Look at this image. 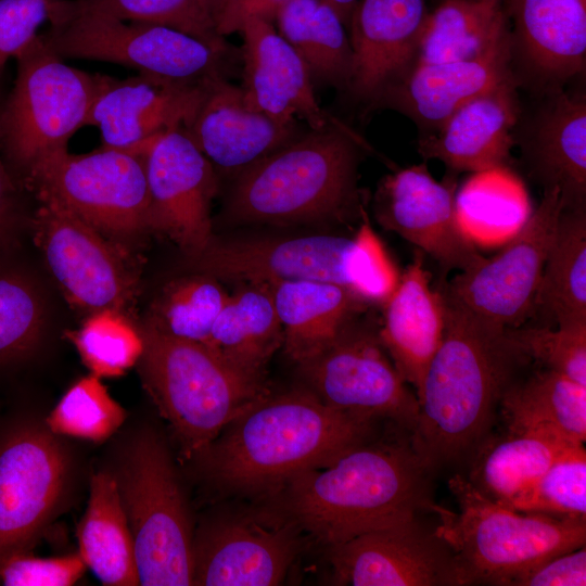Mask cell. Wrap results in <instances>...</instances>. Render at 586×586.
Segmentation results:
<instances>
[{
	"label": "cell",
	"mask_w": 586,
	"mask_h": 586,
	"mask_svg": "<svg viewBox=\"0 0 586 586\" xmlns=\"http://www.w3.org/2000/svg\"><path fill=\"white\" fill-rule=\"evenodd\" d=\"M444 301L443 339L417 391L419 412L409 434L432 469L477 448L517 370L530 360L508 328Z\"/></svg>",
	"instance_id": "obj_1"
},
{
	"label": "cell",
	"mask_w": 586,
	"mask_h": 586,
	"mask_svg": "<svg viewBox=\"0 0 586 586\" xmlns=\"http://www.w3.org/2000/svg\"><path fill=\"white\" fill-rule=\"evenodd\" d=\"M373 424L327 406L306 388L265 393L192 460L227 488L267 489L368 442Z\"/></svg>",
	"instance_id": "obj_2"
},
{
	"label": "cell",
	"mask_w": 586,
	"mask_h": 586,
	"mask_svg": "<svg viewBox=\"0 0 586 586\" xmlns=\"http://www.w3.org/2000/svg\"><path fill=\"white\" fill-rule=\"evenodd\" d=\"M430 470L410 437L366 442L285 482V510L330 547L431 510Z\"/></svg>",
	"instance_id": "obj_3"
},
{
	"label": "cell",
	"mask_w": 586,
	"mask_h": 586,
	"mask_svg": "<svg viewBox=\"0 0 586 586\" xmlns=\"http://www.w3.org/2000/svg\"><path fill=\"white\" fill-rule=\"evenodd\" d=\"M366 141L344 123L302 133L238 174L226 213L238 222L342 218L361 209Z\"/></svg>",
	"instance_id": "obj_4"
},
{
	"label": "cell",
	"mask_w": 586,
	"mask_h": 586,
	"mask_svg": "<svg viewBox=\"0 0 586 586\" xmlns=\"http://www.w3.org/2000/svg\"><path fill=\"white\" fill-rule=\"evenodd\" d=\"M195 272L253 283L327 282L349 289L369 304H384L400 276L366 219L353 238L215 240L189 258Z\"/></svg>",
	"instance_id": "obj_5"
},
{
	"label": "cell",
	"mask_w": 586,
	"mask_h": 586,
	"mask_svg": "<svg viewBox=\"0 0 586 586\" xmlns=\"http://www.w3.org/2000/svg\"><path fill=\"white\" fill-rule=\"evenodd\" d=\"M106 468L133 539L140 585H193V528L177 468L163 435L135 431Z\"/></svg>",
	"instance_id": "obj_6"
},
{
	"label": "cell",
	"mask_w": 586,
	"mask_h": 586,
	"mask_svg": "<svg viewBox=\"0 0 586 586\" xmlns=\"http://www.w3.org/2000/svg\"><path fill=\"white\" fill-rule=\"evenodd\" d=\"M457 511L433 504L435 531L451 549L462 584L508 585L553 556L586 543V521L522 512L500 505L455 474L448 481Z\"/></svg>",
	"instance_id": "obj_7"
},
{
	"label": "cell",
	"mask_w": 586,
	"mask_h": 586,
	"mask_svg": "<svg viewBox=\"0 0 586 586\" xmlns=\"http://www.w3.org/2000/svg\"><path fill=\"white\" fill-rule=\"evenodd\" d=\"M141 333L144 347L137 365L142 383L188 460L267 393L203 344L165 335L148 324Z\"/></svg>",
	"instance_id": "obj_8"
},
{
	"label": "cell",
	"mask_w": 586,
	"mask_h": 586,
	"mask_svg": "<svg viewBox=\"0 0 586 586\" xmlns=\"http://www.w3.org/2000/svg\"><path fill=\"white\" fill-rule=\"evenodd\" d=\"M15 59L14 86L0 107V142L3 161L22 186L39 161L66 150L86 126L107 77L66 65L41 34Z\"/></svg>",
	"instance_id": "obj_9"
},
{
	"label": "cell",
	"mask_w": 586,
	"mask_h": 586,
	"mask_svg": "<svg viewBox=\"0 0 586 586\" xmlns=\"http://www.w3.org/2000/svg\"><path fill=\"white\" fill-rule=\"evenodd\" d=\"M77 466L63 436L23 407L0 417V560L29 551L65 509Z\"/></svg>",
	"instance_id": "obj_10"
},
{
	"label": "cell",
	"mask_w": 586,
	"mask_h": 586,
	"mask_svg": "<svg viewBox=\"0 0 586 586\" xmlns=\"http://www.w3.org/2000/svg\"><path fill=\"white\" fill-rule=\"evenodd\" d=\"M59 0L41 36L62 59L111 62L141 74L202 82L226 77L229 48L178 29L91 12H72Z\"/></svg>",
	"instance_id": "obj_11"
},
{
	"label": "cell",
	"mask_w": 586,
	"mask_h": 586,
	"mask_svg": "<svg viewBox=\"0 0 586 586\" xmlns=\"http://www.w3.org/2000/svg\"><path fill=\"white\" fill-rule=\"evenodd\" d=\"M22 186L35 196L55 199L100 232L149 229L145 155L104 146L86 154L66 149L39 161Z\"/></svg>",
	"instance_id": "obj_12"
},
{
	"label": "cell",
	"mask_w": 586,
	"mask_h": 586,
	"mask_svg": "<svg viewBox=\"0 0 586 586\" xmlns=\"http://www.w3.org/2000/svg\"><path fill=\"white\" fill-rule=\"evenodd\" d=\"M35 198L34 241L67 302L90 313L126 314L136 302L138 276L125 253L55 199Z\"/></svg>",
	"instance_id": "obj_13"
},
{
	"label": "cell",
	"mask_w": 586,
	"mask_h": 586,
	"mask_svg": "<svg viewBox=\"0 0 586 586\" xmlns=\"http://www.w3.org/2000/svg\"><path fill=\"white\" fill-rule=\"evenodd\" d=\"M563 205L558 188L544 190L504 249L461 270L442 292L453 304L487 321L517 328L533 315L534 301Z\"/></svg>",
	"instance_id": "obj_14"
},
{
	"label": "cell",
	"mask_w": 586,
	"mask_h": 586,
	"mask_svg": "<svg viewBox=\"0 0 586 586\" xmlns=\"http://www.w3.org/2000/svg\"><path fill=\"white\" fill-rule=\"evenodd\" d=\"M297 365L305 388L327 406L371 421L387 419L412 431L417 395L386 356L379 334L352 321L331 345Z\"/></svg>",
	"instance_id": "obj_15"
},
{
	"label": "cell",
	"mask_w": 586,
	"mask_h": 586,
	"mask_svg": "<svg viewBox=\"0 0 586 586\" xmlns=\"http://www.w3.org/2000/svg\"><path fill=\"white\" fill-rule=\"evenodd\" d=\"M329 559L340 585H463L451 549L418 517L332 545Z\"/></svg>",
	"instance_id": "obj_16"
},
{
	"label": "cell",
	"mask_w": 586,
	"mask_h": 586,
	"mask_svg": "<svg viewBox=\"0 0 586 586\" xmlns=\"http://www.w3.org/2000/svg\"><path fill=\"white\" fill-rule=\"evenodd\" d=\"M456 176L435 180L425 162L385 176L374 195L378 221L428 253L448 272L484 256L462 227L456 208Z\"/></svg>",
	"instance_id": "obj_17"
},
{
	"label": "cell",
	"mask_w": 586,
	"mask_h": 586,
	"mask_svg": "<svg viewBox=\"0 0 586 586\" xmlns=\"http://www.w3.org/2000/svg\"><path fill=\"white\" fill-rule=\"evenodd\" d=\"M296 526L267 513L203 524L193 538V585H279L300 550Z\"/></svg>",
	"instance_id": "obj_18"
},
{
	"label": "cell",
	"mask_w": 586,
	"mask_h": 586,
	"mask_svg": "<svg viewBox=\"0 0 586 586\" xmlns=\"http://www.w3.org/2000/svg\"><path fill=\"white\" fill-rule=\"evenodd\" d=\"M149 229L168 235L188 258L214 238L211 204L217 192L213 164L180 128L161 137L145 154Z\"/></svg>",
	"instance_id": "obj_19"
},
{
	"label": "cell",
	"mask_w": 586,
	"mask_h": 586,
	"mask_svg": "<svg viewBox=\"0 0 586 586\" xmlns=\"http://www.w3.org/2000/svg\"><path fill=\"white\" fill-rule=\"evenodd\" d=\"M208 80L178 81L141 73L124 80L107 77L86 126L99 128L104 148L145 155L161 137L187 126Z\"/></svg>",
	"instance_id": "obj_20"
},
{
	"label": "cell",
	"mask_w": 586,
	"mask_h": 586,
	"mask_svg": "<svg viewBox=\"0 0 586 586\" xmlns=\"http://www.w3.org/2000/svg\"><path fill=\"white\" fill-rule=\"evenodd\" d=\"M240 33L244 79L241 88L251 109L283 124L302 119L311 130L343 123L321 107L306 64L272 22L249 18Z\"/></svg>",
	"instance_id": "obj_21"
},
{
	"label": "cell",
	"mask_w": 586,
	"mask_h": 586,
	"mask_svg": "<svg viewBox=\"0 0 586 586\" xmlns=\"http://www.w3.org/2000/svg\"><path fill=\"white\" fill-rule=\"evenodd\" d=\"M182 129L213 166L237 174L300 136L297 123L283 124L251 109L242 88L226 77L206 82Z\"/></svg>",
	"instance_id": "obj_22"
},
{
	"label": "cell",
	"mask_w": 586,
	"mask_h": 586,
	"mask_svg": "<svg viewBox=\"0 0 586 586\" xmlns=\"http://www.w3.org/2000/svg\"><path fill=\"white\" fill-rule=\"evenodd\" d=\"M429 12L426 0H358L347 25L353 49L347 90L375 102L413 63Z\"/></svg>",
	"instance_id": "obj_23"
},
{
	"label": "cell",
	"mask_w": 586,
	"mask_h": 586,
	"mask_svg": "<svg viewBox=\"0 0 586 586\" xmlns=\"http://www.w3.org/2000/svg\"><path fill=\"white\" fill-rule=\"evenodd\" d=\"M512 43L511 39L473 60L412 64L375 102L402 112L425 133L434 132L471 99L514 79L510 68Z\"/></svg>",
	"instance_id": "obj_24"
},
{
	"label": "cell",
	"mask_w": 586,
	"mask_h": 586,
	"mask_svg": "<svg viewBox=\"0 0 586 586\" xmlns=\"http://www.w3.org/2000/svg\"><path fill=\"white\" fill-rule=\"evenodd\" d=\"M518 118L515 81L511 79L468 101L436 131L422 135L418 153L424 161H441L451 173L504 167L515 143Z\"/></svg>",
	"instance_id": "obj_25"
},
{
	"label": "cell",
	"mask_w": 586,
	"mask_h": 586,
	"mask_svg": "<svg viewBox=\"0 0 586 586\" xmlns=\"http://www.w3.org/2000/svg\"><path fill=\"white\" fill-rule=\"evenodd\" d=\"M522 154L530 175L544 190L559 189L563 209H585V95H555L534 118Z\"/></svg>",
	"instance_id": "obj_26"
},
{
	"label": "cell",
	"mask_w": 586,
	"mask_h": 586,
	"mask_svg": "<svg viewBox=\"0 0 586 586\" xmlns=\"http://www.w3.org/2000/svg\"><path fill=\"white\" fill-rule=\"evenodd\" d=\"M431 275L417 253L383 304L379 332L384 349L406 383L419 390L445 329V301L431 288Z\"/></svg>",
	"instance_id": "obj_27"
},
{
	"label": "cell",
	"mask_w": 586,
	"mask_h": 586,
	"mask_svg": "<svg viewBox=\"0 0 586 586\" xmlns=\"http://www.w3.org/2000/svg\"><path fill=\"white\" fill-rule=\"evenodd\" d=\"M515 42L543 78L579 75L586 61V0H505Z\"/></svg>",
	"instance_id": "obj_28"
},
{
	"label": "cell",
	"mask_w": 586,
	"mask_h": 586,
	"mask_svg": "<svg viewBox=\"0 0 586 586\" xmlns=\"http://www.w3.org/2000/svg\"><path fill=\"white\" fill-rule=\"evenodd\" d=\"M285 354L301 364L326 349L370 304L342 285L298 280L267 283Z\"/></svg>",
	"instance_id": "obj_29"
},
{
	"label": "cell",
	"mask_w": 586,
	"mask_h": 586,
	"mask_svg": "<svg viewBox=\"0 0 586 586\" xmlns=\"http://www.w3.org/2000/svg\"><path fill=\"white\" fill-rule=\"evenodd\" d=\"M245 283L229 295L207 347L243 379L265 387L266 368L282 346L283 332L268 284Z\"/></svg>",
	"instance_id": "obj_30"
},
{
	"label": "cell",
	"mask_w": 586,
	"mask_h": 586,
	"mask_svg": "<svg viewBox=\"0 0 586 586\" xmlns=\"http://www.w3.org/2000/svg\"><path fill=\"white\" fill-rule=\"evenodd\" d=\"M509 432L544 435L565 444L586 440V386L544 369L515 380L500 404Z\"/></svg>",
	"instance_id": "obj_31"
},
{
	"label": "cell",
	"mask_w": 586,
	"mask_h": 586,
	"mask_svg": "<svg viewBox=\"0 0 586 586\" xmlns=\"http://www.w3.org/2000/svg\"><path fill=\"white\" fill-rule=\"evenodd\" d=\"M482 443L467 479L489 499L522 512L558 453L566 445H574L509 431L505 436Z\"/></svg>",
	"instance_id": "obj_32"
},
{
	"label": "cell",
	"mask_w": 586,
	"mask_h": 586,
	"mask_svg": "<svg viewBox=\"0 0 586 586\" xmlns=\"http://www.w3.org/2000/svg\"><path fill=\"white\" fill-rule=\"evenodd\" d=\"M77 537L78 553L102 584L140 585L132 535L107 469L91 476L88 506Z\"/></svg>",
	"instance_id": "obj_33"
},
{
	"label": "cell",
	"mask_w": 586,
	"mask_h": 586,
	"mask_svg": "<svg viewBox=\"0 0 586 586\" xmlns=\"http://www.w3.org/2000/svg\"><path fill=\"white\" fill-rule=\"evenodd\" d=\"M511 36L501 3L442 0L429 12L412 64L473 60L510 41Z\"/></svg>",
	"instance_id": "obj_34"
},
{
	"label": "cell",
	"mask_w": 586,
	"mask_h": 586,
	"mask_svg": "<svg viewBox=\"0 0 586 586\" xmlns=\"http://www.w3.org/2000/svg\"><path fill=\"white\" fill-rule=\"evenodd\" d=\"M533 314L543 327H586L585 209L561 212Z\"/></svg>",
	"instance_id": "obj_35"
},
{
	"label": "cell",
	"mask_w": 586,
	"mask_h": 586,
	"mask_svg": "<svg viewBox=\"0 0 586 586\" xmlns=\"http://www.w3.org/2000/svg\"><path fill=\"white\" fill-rule=\"evenodd\" d=\"M275 22L306 64L311 78L347 89L353 49L347 27L324 0H285Z\"/></svg>",
	"instance_id": "obj_36"
},
{
	"label": "cell",
	"mask_w": 586,
	"mask_h": 586,
	"mask_svg": "<svg viewBox=\"0 0 586 586\" xmlns=\"http://www.w3.org/2000/svg\"><path fill=\"white\" fill-rule=\"evenodd\" d=\"M0 252V374L16 370L37 353L46 331V304L31 273Z\"/></svg>",
	"instance_id": "obj_37"
},
{
	"label": "cell",
	"mask_w": 586,
	"mask_h": 586,
	"mask_svg": "<svg viewBox=\"0 0 586 586\" xmlns=\"http://www.w3.org/2000/svg\"><path fill=\"white\" fill-rule=\"evenodd\" d=\"M228 297L215 277L201 272L182 277L163 289L145 324L165 335L207 346Z\"/></svg>",
	"instance_id": "obj_38"
},
{
	"label": "cell",
	"mask_w": 586,
	"mask_h": 586,
	"mask_svg": "<svg viewBox=\"0 0 586 586\" xmlns=\"http://www.w3.org/2000/svg\"><path fill=\"white\" fill-rule=\"evenodd\" d=\"M65 336L75 345L82 362L99 378L123 375L138 364L144 347L141 330L127 315L115 309H101Z\"/></svg>",
	"instance_id": "obj_39"
},
{
	"label": "cell",
	"mask_w": 586,
	"mask_h": 586,
	"mask_svg": "<svg viewBox=\"0 0 586 586\" xmlns=\"http://www.w3.org/2000/svg\"><path fill=\"white\" fill-rule=\"evenodd\" d=\"M72 12H91L114 18L168 26L212 44L227 46L216 29L211 0H63Z\"/></svg>",
	"instance_id": "obj_40"
},
{
	"label": "cell",
	"mask_w": 586,
	"mask_h": 586,
	"mask_svg": "<svg viewBox=\"0 0 586 586\" xmlns=\"http://www.w3.org/2000/svg\"><path fill=\"white\" fill-rule=\"evenodd\" d=\"M126 417L100 378L90 374L66 391L44 421L60 436L100 443L115 434Z\"/></svg>",
	"instance_id": "obj_41"
},
{
	"label": "cell",
	"mask_w": 586,
	"mask_h": 586,
	"mask_svg": "<svg viewBox=\"0 0 586 586\" xmlns=\"http://www.w3.org/2000/svg\"><path fill=\"white\" fill-rule=\"evenodd\" d=\"M524 512L586 521V450L584 444L564 446L535 486Z\"/></svg>",
	"instance_id": "obj_42"
},
{
	"label": "cell",
	"mask_w": 586,
	"mask_h": 586,
	"mask_svg": "<svg viewBox=\"0 0 586 586\" xmlns=\"http://www.w3.org/2000/svg\"><path fill=\"white\" fill-rule=\"evenodd\" d=\"M456 208L461 225L469 219L518 224L527 218L526 194L506 166L475 173L457 195Z\"/></svg>",
	"instance_id": "obj_43"
},
{
	"label": "cell",
	"mask_w": 586,
	"mask_h": 586,
	"mask_svg": "<svg viewBox=\"0 0 586 586\" xmlns=\"http://www.w3.org/2000/svg\"><path fill=\"white\" fill-rule=\"evenodd\" d=\"M530 358L586 386V327L508 328Z\"/></svg>",
	"instance_id": "obj_44"
},
{
	"label": "cell",
	"mask_w": 586,
	"mask_h": 586,
	"mask_svg": "<svg viewBox=\"0 0 586 586\" xmlns=\"http://www.w3.org/2000/svg\"><path fill=\"white\" fill-rule=\"evenodd\" d=\"M80 555L40 558L20 551L0 560V584L5 586H69L86 572Z\"/></svg>",
	"instance_id": "obj_45"
},
{
	"label": "cell",
	"mask_w": 586,
	"mask_h": 586,
	"mask_svg": "<svg viewBox=\"0 0 586 586\" xmlns=\"http://www.w3.org/2000/svg\"><path fill=\"white\" fill-rule=\"evenodd\" d=\"M59 0H0V67L16 58L49 22Z\"/></svg>",
	"instance_id": "obj_46"
},
{
	"label": "cell",
	"mask_w": 586,
	"mask_h": 586,
	"mask_svg": "<svg viewBox=\"0 0 586 586\" xmlns=\"http://www.w3.org/2000/svg\"><path fill=\"white\" fill-rule=\"evenodd\" d=\"M586 585L585 546L542 561L517 576L510 586Z\"/></svg>",
	"instance_id": "obj_47"
},
{
	"label": "cell",
	"mask_w": 586,
	"mask_h": 586,
	"mask_svg": "<svg viewBox=\"0 0 586 586\" xmlns=\"http://www.w3.org/2000/svg\"><path fill=\"white\" fill-rule=\"evenodd\" d=\"M23 189L3 161L0 142V252L10 247L22 226Z\"/></svg>",
	"instance_id": "obj_48"
},
{
	"label": "cell",
	"mask_w": 586,
	"mask_h": 586,
	"mask_svg": "<svg viewBox=\"0 0 586 586\" xmlns=\"http://www.w3.org/2000/svg\"><path fill=\"white\" fill-rule=\"evenodd\" d=\"M285 0H225L217 17L216 29L225 37L240 31L245 21L253 17L275 22L278 10Z\"/></svg>",
	"instance_id": "obj_49"
},
{
	"label": "cell",
	"mask_w": 586,
	"mask_h": 586,
	"mask_svg": "<svg viewBox=\"0 0 586 586\" xmlns=\"http://www.w3.org/2000/svg\"><path fill=\"white\" fill-rule=\"evenodd\" d=\"M339 14L345 26L347 27L352 11L358 0H324Z\"/></svg>",
	"instance_id": "obj_50"
},
{
	"label": "cell",
	"mask_w": 586,
	"mask_h": 586,
	"mask_svg": "<svg viewBox=\"0 0 586 586\" xmlns=\"http://www.w3.org/2000/svg\"><path fill=\"white\" fill-rule=\"evenodd\" d=\"M225 0H211L213 7H214V10H215V16L217 17V13L221 7V4L224 3Z\"/></svg>",
	"instance_id": "obj_51"
},
{
	"label": "cell",
	"mask_w": 586,
	"mask_h": 586,
	"mask_svg": "<svg viewBox=\"0 0 586 586\" xmlns=\"http://www.w3.org/2000/svg\"><path fill=\"white\" fill-rule=\"evenodd\" d=\"M485 1H491V2H496V3H504L505 0H485Z\"/></svg>",
	"instance_id": "obj_52"
}]
</instances>
